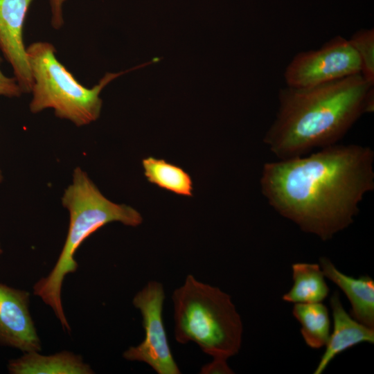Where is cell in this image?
Listing matches in <instances>:
<instances>
[{
  "mask_svg": "<svg viewBox=\"0 0 374 374\" xmlns=\"http://www.w3.org/2000/svg\"><path fill=\"white\" fill-rule=\"evenodd\" d=\"M374 152L333 144L305 157L264 164L261 191L269 204L323 241L348 227L374 189Z\"/></svg>",
  "mask_w": 374,
  "mask_h": 374,
  "instance_id": "1",
  "label": "cell"
},
{
  "mask_svg": "<svg viewBox=\"0 0 374 374\" xmlns=\"http://www.w3.org/2000/svg\"><path fill=\"white\" fill-rule=\"evenodd\" d=\"M279 107L264 143L278 159L335 144L374 109L373 85L361 73L310 87L280 89Z\"/></svg>",
  "mask_w": 374,
  "mask_h": 374,
  "instance_id": "2",
  "label": "cell"
},
{
  "mask_svg": "<svg viewBox=\"0 0 374 374\" xmlns=\"http://www.w3.org/2000/svg\"><path fill=\"white\" fill-rule=\"evenodd\" d=\"M62 205L69 213V225L64 245L54 268L33 287L34 294L50 305L62 325L70 330L61 301L65 276L75 271L77 249L91 234L106 224L119 222L137 226L143 222L141 214L126 204L112 202L105 197L81 168H75L72 182L64 190Z\"/></svg>",
  "mask_w": 374,
  "mask_h": 374,
  "instance_id": "3",
  "label": "cell"
},
{
  "mask_svg": "<svg viewBox=\"0 0 374 374\" xmlns=\"http://www.w3.org/2000/svg\"><path fill=\"white\" fill-rule=\"evenodd\" d=\"M172 299L179 344L193 341L213 359L226 361L239 352L242 323L228 294L188 274Z\"/></svg>",
  "mask_w": 374,
  "mask_h": 374,
  "instance_id": "4",
  "label": "cell"
},
{
  "mask_svg": "<svg viewBox=\"0 0 374 374\" xmlns=\"http://www.w3.org/2000/svg\"><path fill=\"white\" fill-rule=\"evenodd\" d=\"M26 51L33 78L30 111L37 114L52 109L56 116L78 127L89 125L99 118L103 105L100 93L110 82L159 61L154 58L126 71L107 73L97 84L87 88L79 83L57 60L52 44L35 42L26 47Z\"/></svg>",
  "mask_w": 374,
  "mask_h": 374,
  "instance_id": "5",
  "label": "cell"
},
{
  "mask_svg": "<svg viewBox=\"0 0 374 374\" xmlns=\"http://www.w3.org/2000/svg\"><path fill=\"white\" fill-rule=\"evenodd\" d=\"M165 297L163 285L156 280L149 281L135 294L132 303L141 312L145 336L141 343L130 347L123 356L128 361L145 363L158 374H180L163 321Z\"/></svg>",
  "mask_w": 374,
  "mask_h": 374,
  "instance_id": "6",
  "label": "cell"
},
{
  "mask_svg": "<svg viewBox=\"0 0 374 374\" xmlns=\"http://www.w3.org/2000/svg\"><path fill=\"white\" fill-rule=\"evenodd\" d=\"M361 73L359 57L349 41L336 36L317 50L296 54L284 73L287 86L310 87Z\"/></svg>",
  "mask_w": 374,
  "mask_h": 374,
  "instance_id": "7",
  "label": "cell"
},
{
  "mask_svg": "<svg viewBox=\"0 0 374 374\" xmlns=\"http://www.w3.org/2000/svg\"><path fill=\"white\" fill-rule=\"evenodd\" d=\"M33 0H0V49L10 64L22 93H30L33 78L23 30Z\"/></svg>",
  "mask_w": 374,
  "mask_h": 374,
  "instance_id": "8",
  "label": "cell"
},
{
  "mask_svg": "<svg viewBox=\"0 0 374 374\" xmlns=\"http://www.w3.org/2000/svg\"><path fill=\"white\" fill-rule=\"evenodd\" d=\"M29 293L0 283V344L26 352L40 341L28 310Z\"/></svg>",
  "mask_w": 374,
  "mask_h": 374,
  "instance_id": "9",
  "label": "cell"
},
{
  "mask_svg": "<svg viewBox=\"0 0 374 374\" xmlns=\"http://www.w3.org/2000/svg\"><path fill=\"white\" fill-rule=\"evenodd\" d=\"M332 312L333 332L314 373L321 374L339 353L362 342L374 343V328L357 321L344 308L339 293L335 291L330 299Z\"/></svg>",
  "mask_w": 374,
  "mask_h": 374,
  "instance_id": "10",
  "label": "cell"
},
{
  "mask_svg": "<svg viewBox=\"0 0 374 374\" xmlns=\"http://www.w3.org/2000/svg\"><path fill=\"white\" fill-rule=\"evenodd\" d=\"M325 277L336 284L346 295L352 309L351 317L370 328H374V281L368 276L357 278L338 270L326 257L319 259Z\"/></svg>",
  "mask_w": 374,
  "mask_h": 374,
  "instance_id": "11",
  "label": "cell"
},
{
  "mask_svg": "<svg viewBox=\"0 0 374 374\" xmlns=\"http://www.w3.org/2000/svg\"><path fill=\"white\" fill-rule=\"evenodd\" d=\"M8 369L12 374L93 373L80 356L68 351L47 356L37 351L26 352L21 357L10 360Z\"/></svg>",
  "mask_w": 374,
  "mask_h": 374,
  "instance_id": "12",
  "label": "cell"
},
{
  "mask_svg": "<svg viewBox=\"0 0 374 374\" xmlns=\"http://www.w3.org/2000/svg\"><path fill=\"white\" fill-rule=\"evenodd\" d=\"M293 285L283 300L295 303H321L330 290L318 264L297 262L292 265Z\"/></svg>",
  "mask_w": 374,
  "mask_h": 374,
  "instance_id": "13",
  "label": "cell"
},
{
  "mask_svg": "<svg viewBox=\"0 0 374 374\" xmlns=\"http://www.w3.org/2000/svg\"><path fill=\"white\" fill-rule=\"evenodd\" d=\"M292 313L301 325L302 336L309 347L319 349L326 345L330 320L328 310L321 302L296 303Z\"/></svg>",
  "mask_w": 374,
  "mask_h": 374,
  "instance_id": "14",
  "label": "cell"
},
{
  "mask_svg": "<svg viewBox=\"0 0 374 374\" xmlns=\"http://www.w3.org/2000/svg\"><path fill=\"white\" fill-rule=\"evenodd\" d=\"M142 165L149 182L177 195L193 196L192 179L182 168L151 157L143 159Z\"/></svg>",
  "mask_w": 374,
  "mask_h": 374,
  "instance_id": "15",
  "label": "cell"
},
{
  "mask_svg": "<svg viewBox=\"0 0 374 374\" xmlns=\"http://www.w3.org/2000/svg\"><path fill=\"white\" fill-rule=\"evenodd\" d=\"M356 51L361 64V74L374 85V30L362 29L348 39Z\"/></svg>",
  "mask_w": 374,
  "mask_h": 374,
  "instance_id": "16",
  "label": "cell"
},
{
  "mask_svg": "<svg viewBox=\"0 0 374 374\" xmlns=\"http://www.w3.org/2000/svg\"><path fill=\"white\" fill-rule=\"evenodd\" d=\"M22 93L15 78L6 75L0 69V96L15 98L21 96Z\"/></svg>",
  "mask_w": 374,
  "mask_h": 374,
  "instance_id": "17",
  "label": "cell"
},
{
  "mask_svg": "<svg viewBox=\"0 0 374 374\" xmlns=\"http://www.w3.org/2000/svg\"><path fill=\"white\" fill-rule=\"evenodd\" d=\"M66 0H48L51 10V24L56 30L61 28L64 24V5Z\"/></svg>",
  "mask_w": 374,
  "mask_h": 374,
  "instance_id": "18",
  "label": "cell"
},
{
  "mask_svg": "<svg viewBox=\"0 0 374 374\" xmlns=\"http://www.w3.org/2000/svg\"><path fill=\"white\" fill-rule=\"evenodd\" d=\"M199 373L202 374L233 373L228 366L226 361L219 359H213L210 363L204 365Z\"/></svg>",
  "mask_w": 374,
  "mask_h": 374,
  "instance_id": "19",
  "label": "cell"
},
{
  "mask_svg": "<svg viewBox=\"0 0 374 374\" xmlns=\"http://www.w3.org/2000/svg\"><path fill=\"white\" fill-rule=\"evenodd\" d=\"M2 178H3L2 174H1V170H0V182H1V180H2Z\"/></svg>",
  "mask_w": 374,
  "mask_h": 374,
  "instance_id": "20",
  "label": "cell"
},
{
  "mask_svg": "<svg viewBox=\"0 0 374 374\" xmlns=\"http://www.w3.org/2000/svg\"><path fill=\"white\" fill-rule=\"evenodd\" d=\"M1 253H2V249L1 248V244H0V255L1 254Z\"/></svg>",
  "mask_w": 374,
  "mask_h": 374,
  "instance_id": "21",
  "label": "cell"
}]
</instances>
